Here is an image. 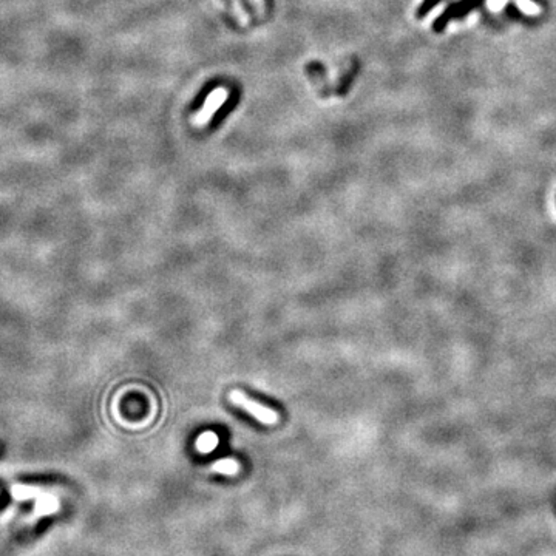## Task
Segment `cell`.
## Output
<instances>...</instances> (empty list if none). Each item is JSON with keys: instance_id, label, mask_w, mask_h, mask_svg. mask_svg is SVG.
<instances>
[{"instance_id": "5", "label": "cell", "mask_w": 556, "mask_h": 556, "mask_svg": "<svg viewBox=\"0 0 556 556\" xmlns=\"http://www.w3.org/2000/svg\"><path fill=\"white\" fill-rule=\"evenodd\" d=\"M218 87V82H215V80H212V82H209V84H206L204 85V88L203 90L199 92V94L197 96V99H195V102H193V106H192V109L193 110H197V109H201L203 107V104H204V101L207 99V96L211 94L215 88Z\"/></svg>"}, {"instance_id": "3", "label": "cell", "mask_w": 556, "mask_h": 556, "mask_svg": "<svg viewBox=\"0 0 556 556\" xmlns=\"http://www.w3.org/2000/svg\"><path fill=\"white\" fill-rule=\"evenodd\" d=\"M238 102H240V92L238 90H232L230 94H229V98L226 99V102L218 109V111H216L215 115H214V118L211 121V130H215V128L218 127L223 123V121L228 118L233 110L237 109Z\"/></svg>"}, {"instance_id": "4", "label": "cell", "mask_w": 556, "mask_h": 556, "mask_svg": "<svg viewBox=\"0 0 556 556\" xmlns=\"http://www.w3.org/2000/svg\"><path fill=\"white\" fill-rule=\"evenodd\" d=\"M212 470L224 474H235L238 471V464L233 459H224V461L216 462L212 467Z\"/></svg>"}, {"instance_id": "6", "label": "cell", "mask_w": 556, "mask_h": 556, "mask_svg": "<svg viewBox=\"0 0 556 556\" xmlns=\"http://www.w3.org/2000/svg\"><path fill=\"white\" fill-rule=\"evenodd\" d=\"M215 445H216V438H215V434H212V433H204L203 436L198 439V448L201 451L214 450Z\"/></svg>"}, {"instance_id": "8", "label": "cell", "mask_w": 556, "mask_h": 556, "mask_svg": "<svg viewBox=\"0 0 556 556\" xmlns=\"http://www.w3.org/2000/svg\"><path fill=\"white\" fill-rule=\"evenodd\" d=\"M8 502H10V496H8V493L0 495V510H4Z\"/></svg>"}, {"instance_id": "7", "label": "cell", "mask_w": 556, "mask_h": 556, "mask_svg": "<svg viewBox=\"0 0 556 556\" xmlns=\"http://www.w3.org/2000/svg\"><path fill=\"white\" fill-rule=\"evenodd\" d=\"M442 2V0H424V2L421 4V6L417 8V13H416V16L419 19H422V18H425L426 14H428L434 6H438L439 4Z\"/></svg>"}, {"instance_id": "9", "label": "cell", "mask_w": 556, "mask_h": 556, "mask_svg": "<svg viewBox=\"0 0 556 556\" xmlns=\"http://www.w3.org/2000/svg\"><path fill=\"white\" fill-rule=\"evenodd\" d=\"M4 451H5V444L4 442H0V456L4 455Z\"/></svg>"}, {"instance_id": "10", "label": "cell", "mask_w": 556, "mask_h": 556, "mask_svg": "<svg viewBox=\"0 0 556 556\" xmlns=\"http://www.w3.org/2000/svg\"><path fill=\"white\" fill-rule=\"evenodd\" d=\"M535 2H539V0H535Z\"/></svg>"}, {"instance_id": "2", "label": "cell", "mask_w": 556, "mask_h": 556, "mask_svg": "<svg viewBox=\"0 0 556 556\" xmlns=\"http://www.w3.org/2000/svg\"><path fill=\"white\" fill-rule=\"evenodd\" d=\"M482 4H483V0H461V2L450 5L447 10L442 13L436 20H434L433 30L436 31V33H440V31L445 30L450 20L465 18L467 14L471 13L473 10H476V8H479Z\"/></svg>"}, {"instance_id": "1", "label": "cell", "mask_w": 556, "mask_h": 556, "mask_svg": "<svg viewBox=\"0 0 556 556\" xmlns=\"http://www.w3.org/2000/svg\"><path fill=\"white\" fill-rule=\"evenodd\" d=\"M229 402L232 405H235L241 409H245L246 413L254 416L257 421L263 425H276L278 422V413L276 409H272L266 405H261L260 402H255L251 397L240 390H233L229 393Z\"/></svg>"}]
</instances>
